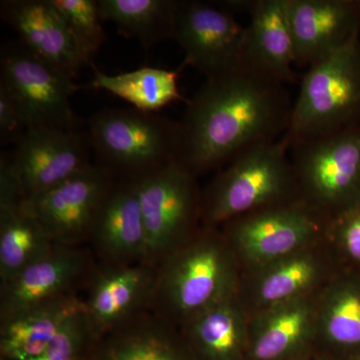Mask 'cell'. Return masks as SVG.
Wrapping results in <instances>:
<instances>
[{
	"label": "cell",
	"mask_w": 360,
	"mask_h": 360,
	"mask_svg": "<svg viewBox=\"0 0 360 360\" xmlns=\"http://www.w3.org/2000/svg\"><path fill=\"white\" fill-rule=\"evenodd\" d=\"M292 106L285 84L241 65L206 78L179 122L177 160L196 176L220 169L251 146L283 137Z\"/></svg>",
	"instance_id": "cell-1"
},
{
	"label": "cell",
	"mask_w": 360,
	"mask_h": 360,
	"mask_svg": "<svg viewBox=\"0 0 360 360\" xmlns=\"http://www.w3.org/2000/svg\"><path fill=\"white\" fill-rule=\"evenodd\" d=\"M240 262L220 229L200 231L158 265L150 309L175 326L238 292Z\"/></svg>",
	"instance_id": "cell-2"
},
{
	"label": "cell",
	"mask_w": 360,
	"mask_h": 360,
	"mask_svg": "<svg viewBox=\"0 0 360 360\" xmlns=\"http://www.w3.org/2000/svg\"><path fill=\"white\" fill-rule=\"evenodd\" d=\"M290 148L284 134L251 146L220 168L202 191L203 226L220 229L248 213L298 200Z\"/></svg>",
	"instance_id": "cell-3"
},
{
	"label": "cell",
	"mask_w": 360,
	"mask_h": 360,
	"mask_svg": "<svg viewBox=\"0 0 360 360\" xmlns=\"http://www.w3.org/2000/svg\"><path fill=\"white\" fill-rule=\"evenodd\" d=\"M96 163L117 180H136L177 160L179 122L156 113L106 108L90 117Z\"/></svg>",
	"instance_id": "cell-4"
},
{
	"label": "cell",
	"mask_w": 360,
	"mask_h": 360,
	"mask_svg": "<svg viewBox=\"0 0 360 360\" xmlns=\"http://www.w3.org/2000/svg\"><path fill=\"white\" fill-rule=\"evenodd\" d=\"M300 200L328 220L360 205V124L290 142Z\"/></svg>",
	"instance_id": "cell-5"
},
{
	"label": "cell",
	"mask_w": 360,
	"mask_h": 360,
	"mask_svg": "<svg viewBox=\"0 0 360 360\" xmlns=\"http://www.w3.org/2000/svg\"><path fill=\"white\" fill-rule=\"evenodd\" d=\"M360 124V39L307 68L293 103L290 142Z\"/></svg>",
	"instance_id": "cell-6"
},
{
	"label": "cell",
	"mask_w": 360,
	"mask_h": 360,
	"mask_svg": "<svg viewBox=\"0 0 360 360\" xmlns=\"http://www.w3.org/2000/svg\"><path fill=\"white\" fill-rule=\"evenodd\" d=\"M134 181L146 229L144 262L158 266L202 226V191L179 160Z\"/></svg>",
	"instance_id": "cell-7"
},
{
	"label": "cell",
	"mask_w": 360,
	"mask_h": 360,
	"mask_svg": "<svg viewBox=\"0 0 360 360\" xmlns=\"http://www.w3.org/2000/svg\"><path fill=\"white\" fill-rule=\"evenodd\" d=\"M329 220L298 200L243 215L221 227L241 269L262 266L326 238Z\"/></svg>",
	"instance_id": "cell-8"
},
{
	"label": "cell",
	"mask_w": 360,
	"mask_h": 360,
	"mask_svg": "<svg viewBox=\"0 0 360 360\" xmlns=\"http://www.w3.org/2000/svg\"><path fill=\"white\" fill-rule=\"evenodd\" d=\"M0 82L11 90L25 129H77L70 98L79 87L70 75L35 56L22 44L1 51Z\"/></svg>",
	"instance_id": "cell-9"
},
{
	"label": "cell",
	"mask_w": 360,
	"mask_h": 360,
	"mask_svg": "<svg viewBox=\"0 0 360 360\" xmlns=\"http://www.w3.org/2000/svg\"><path fill=\"white\" fill-rule=\"evenodd\" d=\"M340 269L324 238L262 266L243 270L238 296L246 310L252 314L316 295Z\"/></svg>",
	"instance_id": "cell-10"
},
{
	"label": "cell",
	"mask_w": 360,
	"mask_h": 360,
	"mask_svg": "<svg viewBox=\"0 0 360 360\" xmlns=\"http://www.w3.org/2000/svg\"><path fill=\"white\" fill-rule=\"evenodd\" d=\"M89 132L30 127L16 141L11 158L26 201L34 200L92 165Z\"/></svg>",
	"instance_id": "cell-11"
},
{
	"label": "cell",
	"mask_w": 360,
	"mask_h": 360,
	"mask_svg": "<svg viewBox=\"0 0 360 360\" xmlns=\"http://www.w3.org/2000/svg\"><path fill=\"white\" fill-rule=\"evenodd\" d=\"M245 33L236 16L214 1L181 0L172 39L184 52V65L210 78L240 66Z\"/></svg>",
	"instance_id": "cell-12"
},
{
	"label": "cell",
	"mask_w": 360,
	"mask_h": 360,
	"mask_svg": "<svg viewBox=\"0 0 360 360\" xmlns=\"http://www.w3.org/2000/svg\"><path fill=\"white\" fill-rule=\"evenodd\" d=\"M116 180L106 168L92 163L26 202L56 245L79 246L89 241L99 210Z\"/></svg>",
	"instance_id": "cell-13"
},
{
	"label": "cell",
	"mask_w": 360,
	"mask_h": 360,
	"mask_svg": "<svg viewBox=\"0 0 360 360\" xmlns=\"http://www.w3.org/2000/svg\"><path fill=\"white\" fill-rule=\"evenodd\" d=\"M158 266L99 264L87 278L85 314L97 338L150 309Z\"/></svg>",
	"instance_id": "cell-14"
},
{
	"label": "cell",
	"mask_w": 360,
	"mask_h": 360,
	"mask_svg": "<svg viewBox=\"0 0 360 360\" xmlns=\"http://www.w3.org/2000/svg\"><path fill=\"white\" fill-rule=\"evenodd\" d=\"M79 246L56 245L51 252L0 284V321L41 303L77 293L94 269Z\"/></svg>",
	"instance_id": "cell-15"
},
{
	"label": "cell",
	"mask_w": 360,
	"mask_h": 360,
	"mask_svg": "<svg viewBox=\"0 0 360 360\" xmlns=\"http://www.w3.org/2000/svg\"><path fill=\"white\" fill-rule=\"evenodd\" d=\"M296 68H307L340 51L360 33V2L288 0Z\"/></svg>",
	"instance_id": "cell-16"
},
{
	"label": "cell",
	"mask_w": 360,
	"mask_h": 360,
	"mask_svg": "<svg viewBox=\"0 0 360 360\" xmlns=\"http://www.w3.org/2000/svg\"><path fill=\"white\" fill-rule=\"evenodd\" d=\"M245 26L240 65L283 84L297 80L288 0H257Z\"/></svg>",
	"instance_id": "cell-17"
},
{
	"label": "cell",
	"mask_w": 360,
	"mask_h": 360,
	"mask_svg": "<svg viewBox=\"0 0 360 360\" xmlns=\"http://www.w3.org/2000/svg\"><path fill=\"white\" fill-rule=\"evenodd\" d=\"M0 13L35 56L75 79L85 65L52 0H6Z\"/></svg>",
	"instance_id": "cell-18"
},
{
	"label": "cell",
	"mask_w": 360,
	"mask_h": 360,
	"mask_svg": "<svg viewBox=\"0 0 360 360\" xmlns=\"http://www.w3.org/2000/svg\"><path fill=\"white\" fill-rule=\"evenodd\" d=\"M317 295L250 314L248 359L290 360L309 348L316 335Z\"/></svg>",
	"instance_id": "cell-19"
},
{
	"label": "cell",
	"mask_w": 360,
	"mask_h": 360,
	"mask_svg": "<svg viewBox=\"0 0 360 360\" xmlns=\"http://www.w3.org/2000/svg\"><path fill=\"white\" fill-rule=\"evenodd\" d=\"M89 241L101 264L144 262L146 229L134 180H116L99 210Z\"/></svg>",
	"instance_id": "cell-20"
},
{
	"label": "cell",
	"mask_w": 360,
	"mask_h": 360,
	"mask_svg": "<svg viewBox=\"0 0 360 360\" xmlns=\"http://www.w3.org/2000/svg\"><path fill=\"white\" fill-rule=\"evenodd\" d=\"M91 360H198L179 326L150 309L96 338Z\"/></svg>",
	"instance_id": "cell-21"
},
{
	"label": "cell",
	"mask_w": 360,
	"mask_h": 360,
	"mask_svg": "<svg viewBox=\"0 0 360 360\" xmlns=\"http://www.w3.org/2000/svg\"><path fill=\"white\" fill-rule=\"evenodd\" d=\"M250 312L238 292L196 315L180 328L198 360H245Z\"/></svg>",
	"instance_id": "cell-22"
},
{
	"label": "cell",
	"mask_w": 360,
	"mask_h": 360,
	"mask_svg": "<svg viewBox=\"0 0 360 360\" xmlns=\"http://www.w3.org/2000/svg\"><path fill=\"white\" fill-rule=\"evenodd\" d=\"M84 307V298L72 293L0 321L1 359L28 360L42 354Z\"/></svg>",
	"instance_id": "cell-23"
},
{
	"label": "cell",
	"mask_w": 360,
	"mask_h": 360,
	"mask_svg": "<svg viewBox=\"0 0 360 360\" xmlns=\"http://www.w3.org/2000/svg\"><path fill=\"white\" fill-rule=\"evenodd\" d=\"M316 335L331 349L360 356V274L340 269L317 295Z\"/></svg>",
	"instance_id": "cell-24"
},
{
	"label": "cell",
	"mask_w": 360,
	"mask_h": 360,
	"mask_svg": "<svg viewBox=\"0 0 360 360\" xmlns=\"http://www.w3.org/2000/svg\"><path fill=\"white\" fill-rule=\"evenodd\" d=\"M54 246L26 200L0 205V284L45 257Z\"/></svg>",
	"instance_id": "cell-25"
},
{
	"label": "cell",
	"mask_w": 360,
	"mask_h": 360,
	"mask_svg": "<svg viewBox=\"0 0 360 360\" xmlns=\"http://www.w3.org/2000/svg\"><path fill=\"white\" fill-rule=\"evenodd\" d=\"M94 68V79L89 87L105 90L131 104L134 110L156 113L168 104L184 101L177 82L180 70L146 66L120 75H106L96 66Z\"/></svg>",
	"instance_id": "cell-26"
},
{
	"label": "cell",
	"mask_w": 360,
	"mask_h": 360,
	"mask_svg": "<svg viewBox=\"0 0 360 360\" xmlns=\"http://www.w3.org/2000/svg\"><path fill=\"white\" fill-rule=\"evenodd\" d=\"M181 0H97L101 20H110L122 34L148 49L174 39Z\"/></svg>",
	"instance_id": "cell-27"
},
{
	"label": "cell",
	"mask_w": 360,
	"mask_h": 360,
	"mask_svg": "<svg viewBox=\"0 0 360 360\" xmlns=\"http://www.w3.org/2000/svg\"><path fill=\"white\" fill-rule=\"evenodd\" d=\"M63 15L85 66L94 59L105 41L97 0H52Z\"/></svg>",
	"instance_id": "cell-28"
},
{
	"label": "cell",
	"mask_w": 360,
	"mask_h": 360,
	"mask_svg": "<svg viewBox=\"0 0 360 360\" xmlns=\"http://www.w3.org/2000/svg\"><path fill=\"white\" fill-rule=\"evenodd\" d=\"M326 240L341 269L360 274V205L329 220Z\"/></svg>",
	"instance_id": "cell-29"
},
{
	"label": "cell",
	"mask_w": 360,
	"mask_h": 360,
	"mask_svg": "<svg viewBox=\"0 0 360 360\" xmlns=\"http://www.w3.org/2000/svg\"><path fill=\"white\" fill-rule=\"evenodd\" d=\"M96 338L84 307L42 354L28 360H79Z\"/></svg>",
	"instance_id": "cell-30"
},
{
	"label": "cell",
	"mask_w": 360,
	"mask_h": 360,
	"mask_svg": "<svg viewBox=\"0 0 360 360\" xmlns=\"http://www.w3.org/2000/svg\"><path fill=\"white\" fill-rule=\"evenodd\" d=\"M25 129L18 103L6 85L0 82V135L1 141L20 139Z\"/></svg>",
	"instance_id": "cell-31"
},
{
	"label": "cell",
	"mask_w": 360,
	"mask_h": 360,
	"mask_svg": "<svg viewBox=\"0 0 360 360\" xmlns=\"http://www.w3.org/2000/svg\"><path fill=\"white\" fill-rule=\"evenodd\" d=\"M350 360H360V356L354 357V359Z\"/></svg>",
	"instance_id": "cell-32"
},
{
	"label": "cell",
	"mask_w": 360,
	"mask_h": 360,
	"mask_svg": "<svg viewBox=\"0 0 360 360\" xmlns=\"http://www.w3.org/2000/svg\"><path fill=\"white\" fill-rule=\"evenodd\" d=\"M319 360H328V359H319Z\"/></svg>",
	"instance_id": "cell-33"
},
{
	"label": "cell",
	"mask_w": 360,
	"mask_h": 360,
	"mask_svg": "<svg viewBox=\"0 0 360 360\" xmlns=\"http://www.w3.org/2000/svg\"><path fill=\"white\" fill-rule=\"evenodd\" d=\"M359 39H360V33H359Z\"/></svg>",
	"instance_id": "cell-34"
}]
</instances>
